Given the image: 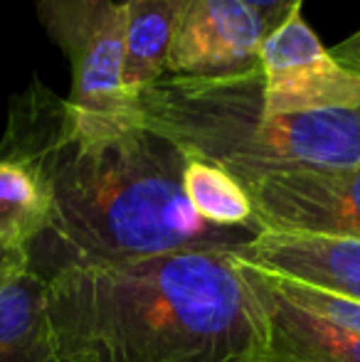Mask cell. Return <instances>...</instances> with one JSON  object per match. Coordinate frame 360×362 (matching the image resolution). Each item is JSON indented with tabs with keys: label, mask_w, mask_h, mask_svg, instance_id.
<instances>
[{
	"label": "cell",
	"mask_w": 360,
	"mask_h": 362,
	"mask_svg": "<svg viewBox=\"0 0 360 362\" xmlns=\"http://www.w3.org/2000/svg\"><path fill=\"white\" fill-rule=\"evenodd\" d=\"M250 10L260 15L267 35H272L279 25H284L296 10H301L303 0H242Z\"/></svg>",
	"instance_id": "cell-15"
},
{
	"label": "cell",
	"mask_w": 360,
	"mask_h": 362,
	"mask_svg": "<svg viewBox=\"0 0 360 362\" xmlns=\"http://www.w3.org/2000/svg\"><path fill=\"white\" fill-rule=\"evenodd\" d=\"M30 267V252L18 247H5L0 244V286L10 281L13 276H18L20 272Z\"/></svg>",
	"instance_id": "cell-16"
},
{
	"label": "cell",
	"mask_w": 360,
	"mask_h": 362,
	"mask_svg": "<svg viewBox=\"0 0 360 362\" xmlns=\"http://www.w3.org/2000/svg\"><path fill=\"white\" fill-rule=\"evenodd\" d=\"M269 279L274 288L281 296H286L291 303L301 305L303 310L328 320V323L341 325V328H348L360 335V300L346 298V296L331 293V291H323L316 286H308V284L301 281H291V279L274 276V274H269Z\"/></svg>",
	"instance_id": "cell-14"
},
{
	"label": "cell",
	"mask_w": 360,
	"mask_h": 362,
	"mask_svg": "<svg viewBox=\"0 0 360 362\" xmlns=\"http://www.w3.org/2000/svg\"><path fill=\"white\" fill-rule=\"evenodd\" d=\"M242 272L265 308V362H360L358 333L328 323L291 303L274 288L269 274L262 269L242 262Z\"/></svg>",
	"instance_id": "cell-9"
},
{
	"label": "cell",
	"mask_w": 360,
	"mask_h": 362,
	"mask_svg": "<svg viewBox=\"0 0 360 362\" xmlns=\"http://www.w3.org/2000/svg\"><path fill=\"white\" fill-rule=\"evenodd\" d=\"M247 192L262 232L360 242V165L269 175Z\"/></svg>",
	"instance_id": "cell-6"
},
{
	"label": "cell",
	"mask_w": 360,
	"mask_h": 362,
	"mask_svg": "<svg viewBox=\"0 0 360 362\" xmlns=\"http://www.w3.org/2000/svg\"><path fill=\"white\" fill-rule=\"evenodd\" d=\"M182 190L187 202L207 224L225 229H255L262 227L255 219L252 197L225 168L215 163L187 158L182 170Z\"/></svg>",
	"instance_id": "cell-12"
},
{
	"label": "cell",
	"mask_w": 360,
	"mask_h": 362,
	"mask_svg": "<svg viewBox=\"0 0 360 362\" xmlns=\"http://www.w3.org/2000/svg\"><path fill=\"white\" fill-rule=\"evenodd\" d=\"M50 197L25 165L0 160V244L28 249L50 229Z\"/></svg>",
	"instance_id": "cell-13"
},
{
	"label": "cell",
	"mask_w": 360,
	"mask_h": 362,
	"mask_svg": "<svg viewBox=\"0 0 360 362\" xmlns=\"http://www.w3.org/2000/svg\"><path fill=\"white\" fill-rule=\"evenodd\" d=\"M136 111L144 126L187 158L225 168L245 190L281 173L360 165V106L269 116L262 69L215 79L163 74L136 94Z\"/></svg>",
	"instance_id": "cell-3"
},
{
	"label": "cell",
	"mask_w": 360,
	"mask_h": 362,
	"mask_svg": "<svg viewBox=\"0 0 360 362\" xmlns=\"http://www.w3.org/2000/svg\"><path fill=\"white\" fill-rule=\"evenodd\" d=\"M265 37L260 15L242 0H190L170 45L166 74L215 79L255 72Z\"/></svg>",
	"instance_id": "cell-7"
},
{
	"label": "cell",
	"mask_w": 360,
	"mask_h": 362,
	"mask_svg": "<svg viewBox=\"0 0 360 362\" xmlns=\"http://www.w3.org/2000/svg\"><path fill=\"white\" fill-rule=\"evenodd\" d=\"M235 254L274 276L301 281L331 293L360 300L358 239L306 237V234L260 232Z\"/></svg>",
	"instance_id": "cell-8"
},
{
	"label": "cell",
	"mask_w": 360,
	"mask_h": 362,
	"mask_svg": "<svg viewBox=\"0 0 360 362\" xmlns=\"http://www.w3.org/2000/svg\"><path fill=\"white\" fill-rule=\"evenodd\" d=\"M0 160L45 185L47 232L69 252L67 264L237 249L260 234L197 215L182 190L187 156L139 116L82 111L37 76L10 99Z\"/></svg>",
	"instance_id": "cell-1"
},
{
	"label": "cell",
	"mask_w": 360,
	"mask_h": 362,
	"mask_svg": "<svg viewBox=\"0 0 360 362\" xmlns=\"http://www.w3.org/2000/svg\"><path fill=\"white\" fill-rule=\"evenodd\" d=\"M57 362H265L260 296L235 249L64 264L47 279Z\"/></svg>",
	"instance_id": "cell-2"
},
{
	"label": "cell",
	"mask_w": 360,
	"mask_h": 362,
	"mask_svg": "<svg viewBox=\"0 0 360 362\" xmlns=\"http://www.w3.org/2000/svg\"><path fill=\"white\" fill-rule=\"evenodd\" d=\"M260 69L269 116L360 106V74L343 67L331 49L323 47L301 10L265 37Z\"/></svg>",
	"instance_id": "cell-5"
},
{
	"label": "cell",
	"mask_w": 360,
	"mask_h": 362,
	"mask_svg": "<svg viewBox=\"0 0 360 362\" xmlns=\"http://www.w3.org/2000/svg\"><path fill=\"white\" fill-rule=\"evenodd\" d=\"M190 0H124V89L129 96L166 74L170 45Z\"/></svg>",
	"instance_id": "cell-10"
},
{
	"label": "cell",
	"mask_w": 360,
	"mask_h": 362,
	"mask_svg": "<svg viewBox=\"0 0 360 362\" xmlns=\"http://www.w3.org/2000/svg\"><path fill=\"white\" fill-rule=\"evenodd\" d=\"M37 20L72 67L69 104L91 114L139 116L124 89V5L116 0H37Z\"/></svg>",
	"instance_id": "cell-4"
},
{
	"label": "cell",
	"mask_w": 360,
	"mask_h": 362,
	"mask_svg": "<svg viewBox=\"0 0 360 362\" xmlns=\"http://www.w3.org/2000/svg\"><path fill=\"white\" fill-rule=\"evenodd\" d=\"M45 296L47 276L33 264L0 286V362H57Z\"/></svg>",
	"instance_id": "cell-11"
},
{
	"label": "cell",
	"mask_w": 360,
	"mask_h": 362,
	"mask_svg": "<svg viewBox=\"0 0 360 362\" xmlns=\"http://www.w3.org/2000/svg\"><path fill=\"white\" fill-rule=\"evenodd\" d=\"M331 54L343 64V67H348L351 72L360 74V30L353 33L351 37L343 40L341 45H336V47L331 49Z\"/></svg>",
	"instance_id": "cell-17"
}]
</instances>
